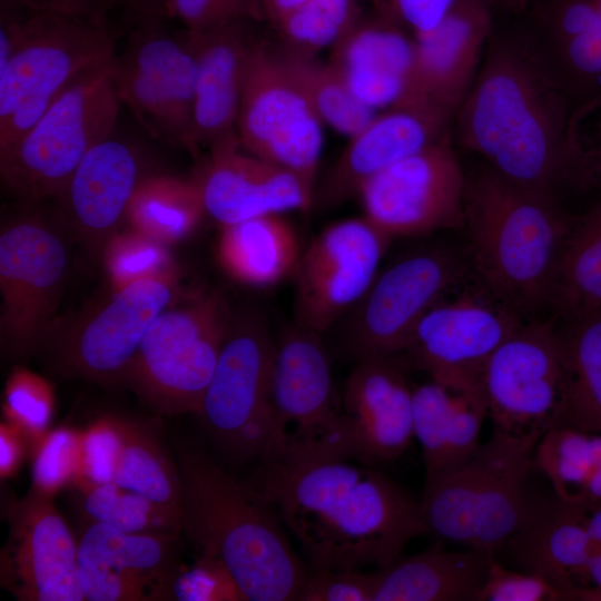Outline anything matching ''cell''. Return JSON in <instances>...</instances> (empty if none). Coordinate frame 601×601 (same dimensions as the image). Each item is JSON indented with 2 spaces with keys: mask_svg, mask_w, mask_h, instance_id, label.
I'll list each match as a JSON object with an SVG mask.
<instances>
[{
  "mask_svg": "<svg viewBox=\"0 0 601 601\" xmlns=\"http://www.w3.org/2000/svg\"><path fill=\"white\" fill-rule=\"evenodd\" d=\"M454 120L460 144L515 184L558 198L599 185L577 107L530 31L493 29Z\"/></svg>",
  "mask_w": 601,
  "mask_h": 601,
  "instance_id": "6da1fadb",
  "label": "cell"
},
{
  "mask_svg": "<svg viewBox=\"0 0 601 601\" xmlns=\"http://www.w3.org/2000/svg\"><path fill=\"white\" fill-rule=\"evenodd\" d=\"M275 508L312 570L383 568L428 534L420 501L354 459L262 461L255 486Z\"/></svg>",
  "mask_w": 601,
  "mask_h": 601,
  "instance_id": "7a4b0ae2",
  "label": "cell"
},
{
  "mask_svg": "<svg viewBox=\"0 0 601 601\" xmlns=\"http://www.w3.org/2000/svg\"><path fill=\"white\" fill-rule=\"evenodd\" d=\"M183 532L219 559L248 601H293L309 570L272 503L205 451L177 445Z\"/></svg>",
  "mask_w": 601,
  "mask_h": 601,
  "instance_id": "3957f363",
  "label": "cell"
},
{
  "mask_svg": "<svg viewBox=\"0 0 601 601\" xmlns=\"http://www.w3.org/2000/svg\"><path fill=\"white\" fill-rule=\"evenodd\" d=\"M560 198L489 165L466 177L464 229L487 294L522 318L550 309L556 263L573 225Z\"/></svg>",
  "mask_w": 601,
  "mask_h": 601,
  "instance_id": "277c9868",
  "label": "cell"
},
{
  "mask_svg": "<svg viewBox=\"0 0 601 601\" xmlns=\"http://www.w3.org/2000/svg\"><path fill=\"white\" fill-rule=\"evenodd\" d=\"M0 152L26 135L79 77L111 60L107 23L1 1Z\"/></svg>",
  "mask_w": 601,
  "mask_h": 601,
  "instance_id": "5b68a950",
  "label": "cell"
},
{
  "mask_svg": "<svg viewBox=\"0 0 601 601\" xmlns=\"http://www.w3.org/2000/svg\"><path fill=\"white\" fill-rule=\"evenodd\" d=\"M541 436L493 427L463 465L424 482L420 508L428 534L499 553L525 511L526 481Z\"/></svg>",
  "mask_w": 601,
  "mask_h": 601,
  "instance_id": "8992f818",
  "label": "cell"
},
{
  "mask_svg": "<svg viewBox=\"0 0 601 601\" xmlns=\"http://www.w3.org/2000/svg\"><path fill=\"white\" fill-rule=\"evenodd\" d=\"M111 60L79 77L33 127L0 152L3 185L24 201L57 197L86 154L114 135L121 101Z\"/></svg>",
  "mask_w": 601,
  "mask_h": 601,
  "instance_id": "52a82bcc",
  "label": "cell"
},
{
  "mask_svg": "<svg viewBox=\"0 0 601 601\" xmlns=\"http://www.w3.org/2000/svg\"><path fill=\"white\" fill-rule=\"evenodd\" d=\"M270 403L272 425L262 461L352 459L322 333L294 323L276 338Z\"/></svg>",
  "mask_w": 601,
  "mask_h": 601,
  "instance_id": "ba28073f",
  "label": "cell"
},
{
  "mask_svg": "<svg viewBox=\"0 0 601 601\" xmlns=\"http://www.w3.org/2000/svg\"><path fill=\"white\" fill-rule=\"evenodd\" d=\"M230 317L218 292L173 302L147 331L127 381L161 413L198 414Z\"/></svg>",
  "mask_w": 601,
  "mask_h": 601,
  "instance_id": "9c48e42d",
  "label": "cell"
},
{
  "mask_svg": "<svg viewBox=\"0 0 601 601\" xmlns=\"http://www.w3.org/2000/svg\"><path fill=\"white\" fill-rule=\"evenodd\" d=\"M275 348L276 338L260 313L231 314L198 414L218 447L235 460L264 455Z\"/></svg>",
  "mask_w": 601,
  "mask_h": 601,
  "instance_id": "30bf717a",
  "label": "cell"
},
{
  "mask_svg": "<svg viewBox=\"0 0 601 601\" xmlns=\"http://www.w3.org/2000/svg\"><path fill=\"white\" fill-rule=\"evenodd\" d=\"M323 121L280 55L253 41L244 71L237 136L240 146L294 174L314 198Z\"/></svg>",
  "mask_w": 601,
  "mask_h": 601,
  "instance_id": "8fae6325",
  "label": "cell"
},
{
  "mask_svg": "<svg viewBox=\"0 0 601 601\" xmlns=\"http://www.w3.org/2000/svg\"><path fill=\"white\" fill-rule=\"evenodd\" d=\"M465 272V260L443 246L397 257L345 315L347 349L356 361L405 353L420 321Z\"/></svg>",
  "mask_w": 601,
  "mask_h": 601,
  "instance_id": "7c38bea8",
  "label": "cell"
},
{
  "mask_svg": "<svg viewBox=\"0 0 601 601\" xmlns=\"http://www.w3.org/2000/svg\"><path fill=\"white\" fill-rule=\"evenodd\" d=\"M138 20L125 50L111 61L119 99L151 136L196 155V59L189 35L160 27L164 19Z\"/></svg>",
  "mask_w": 601,
  "mask_h": 601,
  "instance_id": "4fadbf2b",
  "label": "cell"
},
{
  "mask_svg": "<svg viewBox=\"0 0 601 601\" xmlns=\"http://www.w3.org/2000/svg\"><path fill=\"white\" fill-rule=\"evenodd\" d=\"M481 387L493 427L540 434L559 424L564 373L553 321H523L492 353Z\"/></svg>",
  "mask_w": 601,
  "mask_h": 601,
  "instance_id": "5bb4252c",
  "label": "cell"
},
{
  "mask_svg": "<svg viewBox=\"0 0 601 601\" xmlns=\"http://www.w3.org/2000/svg\"><path fill=\"white\" fill-rule=\"evenodd\" d=\"M465 186L449 130L366 180L357 196L363 217L394 239L464 228Z\"/></svg>",
  "mask_w": 601,
  "mask_h": 601,
  "instance_id": "9a60e30c",
  "label": "cell"
},
{
  "mask_svg": "<svg viewBox=\"0 0 601 601\" xmlns=\"http://www.w3.org/2000/svg\"><path fill=\"white\" fill-rule=\"evenodd\" d=\"M66 247L35 217L8 223L0 235V338L4 354L22 357L49 335L66 278Z\"/></svg>",
  "mask_w": 601,
  "mask_h": 601,
  "instance_id": "2e32d148",
  "label": "cell"
},
{
  "mask_svg": "<svg viewBox=\"0 0 601 601\" xmlns=\"http://www.w3.org/2000/svg\"><path fill=\"white\" fill-rule=\"evenodd\" d=\"M392 239L365 217L331 224L302 250L293 274L294 323L324 333L362 298Z\"/></svg>",
  "mask_w": 601,
  "mask_h": 601,
  "instance_id": "e0dca14e",
  "label": "cell"
},
{
  "mask_svg": "<svg viewBox=\"0 0 601 601\" xmlns=\"http://www.w3.org/2000/svg\"><path fill=\"white\" fill-rule=\"evenodd\" d=\"M174 295V280L165 278L114 289L62 335L57 347L62 372L102 383L127 381L147 331Z\"/></svg>",
  "mask_w": 601,
  "mask_h": 601,
  "instance_id": "ac0fdd59",
  "label": "cell"
},
{
  "mask_svg": "<svg viewBox=\"0 0 601 601\" xmlns=\"http://www.w3.org/2000/svg\"><path fill=\"white\" fill-rule=\"evenodd\" d=\"M523 321L491 295L489 299L465 295L433 306L417 324L405 354L433 381L482 391L487 359Z\"/></svg>",
  "mask_w": 601,
  "mask_h": 601,
  "instance_id": "d6986e66",
  "label": "cell"
},
{
  "mask_svg": "<svg viewBox=\"0 0 601 601\" xmlns=\"http://www.w3.org/2000/svg\"><path fill=\"white\" fill-rule=\"evenodd\" d=\"M1 587L20 601H83L78 543L52 499L32 490L10 503Z\"/></svg>",
  "mask_w": 601,
  "mask_h": 601,
  "instance_id": "ffe728a7",
  "label": "cell"
},
{
  "mask_svg": "<svg viewBox=\"0 0 601 601\" xmlns=\"http://www.w3.org/2000/svg\"><path fill=\"white\" fill-rule=\"evenodd\" d=\"M178 538L136 534L90 521L78 542V569L87 601L174 600L181 569Z\"/></svg>",
  "mask_w": 601,
  "mask_h": 601,
  "instance_id": "44dd1931",
  "label": "cell"
},
{
  "mask_svg": "<svg viewBox=\"0 0 601 601\" xmlns=\"http://www.w3.org/2000/svg\"><path fill=\"white\" fill-rule=\"evenodd\" d=\"M341 398L352 459L376 465L397 460L413 433V391L398 356L356 361Z\"/></svg>",
  "mask_w": 601,
  "mask_h": 601,
  "instance_id": "7402d4cb",
  "label": "cell"
},
{
  "mask_svg": "<svg viewBox=\"0 0 601 601\" xmlns=\"http://www.w3.org/2000/svg\"><path fill=\"white\" fill-rule=\"evenodd\" d=\"M195 180L206 213L220 227L288 210L309 213L314 206L294 174L245 150L239 141L210 149Z\"/></svg>",
  "mask_w": 601,
  "mask_h": 601,
  "instance_id": "603a6c76",
  "label": "cell"
},
{
  "mask_svg": "<svg viewBox=\"0 0 601 601\" xmlns=\"http://www.w3.org/2000/svg\"><path fill=\"white\" fill-rule=\"evenodd\" d=\"M487 0H455L445 17L415 41V79L421 105L451 115L469 93L493 32Z\"/></svg>",
  "mask_w": 601,
  "mask_h": 601,
  "instance_id": "cb8c5ba5",
  "label": "cell"
},
{
  "mask_svg": "<svg viewBox=\"0 0 601 601\" xmlns=\"http://www.w3.org/2000/svg\"><path fill=\"white\" fill-rule=\"evenodd\" d=\"M452 120L453 115L432 106L391 108L376 115L351 137L316 191L315 204L334 207L357 196L366 180L440 139Z\"/></svg>",
  "mask_w": 601,
  "mask_h": 601,
  "instance_id": "d4e9b609",
  "label": "cell"
},
{
  "mask_svg": "<svg viewBox=\"0 0 601 601\" xmlns=\"http://www.w3.org/2000/svg\"><path fill=\"white\" fill-rule=\"evenodd\" d=\"M328 63L352 93L376 110L421 105L415 41L382 17L358 20L332 48Z\"/></svg>",
  "mask_w": 601,
  "mask_h": 601,
  "instance_id": "484cf974",
  "label": "cell"
},
{
  "mask_svg": "<svg viewBox=\"0 0 601 601\" xmlns=\"http://www.w3.org/2000/svg\"><path fill=\"white\" fill-rule=\"evenodd\" d=\"M519 570L539 574L570 600L585 588L589 560L587 510L583 504L529 499L523 516L499 553Z\"/></svg>",
  "mask_w": 601,
  "mask_h": 601,
  "instance_id": "4316f807",
  "label": "cell"
},
{
  "mask_svg": "<svg viewBox=\"0 0 601 601\" xmlns=\"http://www.w3.org/2000/svg\"><path fill=\"white\" fill-rule=\"evenodd\" d=\"M145 177L138 150L111 135L86 154L57 196L62 216L83 239L106 244Z\"/></svg>",
  "mask_w": 601,
  "mask_h": 601,
  "instance_id": "83f0119b",
  "label": "cell"
},
{
  "mask_svg": "<svg viewBox=\"0 0 601 601\" xmlns=\"http://www.w3.org/2000/svg\"><path fill=\"white\" fill-rule=\"evenodd\" d=\"M246 21L188 32L196 59L193 141L209 150L239 141L237 120L245 63L254 40Z\"/></svg>",
  "mask_w": 601,
  "mask_h": 601,
  "instance_id": "f1b7e54d",
  "label": "cell"
},
{
  "mask_svg": "<svg viewBox=\"0 0 601 601\" xmlns=\"http://www.w3.org/2000/svg\"><path fill=\"white\" fill-rule=\"evenodd\" d=\"M487 405L482 391L456 390L431 380L413 391V433L425 482L463 465L479 449Z\"/></svg>",
  "mask_w": 601,
  "mask_h": 601,
  "instance_id": "f546056e",
  "label": "cell"
},
{
  "mask_svg": "<svg viewBox=\"0 0 601 601\" xmlns=\"http://www.w3.org/2000/svg\"><path fill=\"white\" fill-rule=\"evenodd\" d=\"M495 555L434 545L376 569L374 601H477Z\"/></svg>",
  "mask_w": 601,
  "mask_h": 601,
  "instance_id": "4dcf8cb0",
  "label": "cell"
},
{
  "mask_svg": "<svg viewBox=\"0 0 601 601\" xmlns=\"http://www.w3.org/2000/svg\"><path fill=\"white\" fill-rule=\"evenodd\" d=\"M302 250L292 224L269 214L221 226L216 257L234 280L266 288L293 276Z\"/></svg>",
  "mask_w": 601,
  "mask_h": 601,
  "instance_id": "1f68e13d",
  "label": "cell"
},
{
  "mask_svg": "<svg viewBox=\"0 0 601 601\" xmlns=\"http://www.w3.org/2000/svg\"><path fill=\"white\" fill-rule=\"evenodd\" d=\"M558 328L564 390L556 426L601 434V309Z\"/></svg>",
  "mask_w": 601,
  "mask_h": 601,
  "instance_id": "d6a6232c",
  "label": "cell"
},
{
  "mask_svg": "<svg viewBox=\"0 0 601 601\" xmlns=\"http://www.w3.org/2000/svg\"><path fill=\"white\" fill-rule=\"evenodd\" d=\"M601 309V200L573 221L561 249L550 311L566 321Z\"/></svg>",
  "mask_w": 601,
  "mask_h": 601,
  "instance_id": "836d02e7",
  "label": "cell"
},
{
  "mask_svg": "<svg viewBox=\"0 0 601 601\" xmlns=\"http://www.w3.org/2000/svg\"><path fill=\"white\" fill-rule=\"evenodd\" d=\"M533 469L560 499L575 504L601 501V434L553 426L539 440Z\"/></svg>",
  "mask_w": 601,
  "mask_h": 601,
  "instance_id": "e575fe53",
  "label": "cell"
},
{
  "mask_svg": "<svg viewBox=\"0 0 601 601\" xmlns=\"http://www.w3.org/2000/svg\"><path fill=\"white\" fill-rule=\"evenodd\" d=\"M207 214L196 180L168 175L145 177L130 200V228L165 245L187 238Z\"/></svg>",
  "mask_w": 601,
  "mask_h": 601,
  "instance_id": "d590c367",
  "label": "cell"
},
{
  "mask_svg": "<svg viewBox=\"0 0 601 601\" xmlns=\"http://www.w3.org/2000/svg\"><path fill=\"white\" fill-rule=\"evenodd\" d=\"M124 446L114 483L180 512L177 463L165 453L154 432L135 421L120 420Z\"/></svg>",
  "mask_w": 601,
  "mask_h": 601,
  "instance_id": "8d00e7d4",
  "label": "cell"
},
{
  "mask_svg": "<svg viewBox=\"0 0 601 601\" xmlns=\"http://www.w3.org/2000/svg\"><path fill=\"white\" fill-rule=\"evenodd\" d=\"M280 56L321 120L338 132L352 137L376 116L374 109L352 93L328 62L289 50Z\"/></svg>",
  "mask_w": 601,
  "mask_h": 601,
  "instance_id": "74e56055",
  "label": "cell"
},
{
  "mask_svg": "<svg viewBox=\"0 0 601 601\" xmlns=\"http://www.w3.org/2000/svg\"><path fill=\"white\" fill-rule=\"evenodd\" d=\"M87 515L120 531L179 538L181 513L156 503L114 482L73 487Z\"/></svg>",
  "mask_w": 601,
  "mask_h": 601,
  "instance_id": "f35d334b",
  "label": "cell"
},
{
  "mask_svg": "<svg viewBox=\"0 0 601 601\" xmlns=\"http://www.w3.org/2000/svg\"><path fill=\"white\" fill-rule=\"evenodd\" d=\"M359 19L355 0H307L275 29L289 51L313 55L332 48Z\"/></svg>",
  "mask_w": 601,
  "mask_h": 601,
  "instance_id": "ab89813d",
  "label": "cell"
},
{
  "mask_svg": "<svg viewBox=\"0 0 601 601\" xmlns=\"http://www.w3.org/2000/svg\"><path fill=\"white\" fill-rule=\"evenodd\" d=\"M104 260L114 289L145 278H176L166 245L132 228L109 238Z\"/></svg>",
  "mask_w": 601,
  "mask_h": 601,
  "instance_id": "60d3db41",
  "label": "cell"
},
{
  "mask_svg": "<svg viewBox=\"0 0 601 601\" xmlns=\"http://www.w3.org/2000/svg\"><path fill=\"white\" fill-rule=\"evenodd\" d=\"M55 396L50 384L41 376L16 368L4 388L6 421L18 427L28 440L30 453L50 431Z\"/></svg>",
  "mask_w": 601,
  "mask_h": 601,
  "instance_id": "b9f144b4",
  "label": "cell"
},
{
  "mask_svg": "<svg viewBox=\"0 0 601 601\" xmlns=\"http://www.w3.org/2000/svg\"><path fill=\"white\" fill-rule=\"evenodd\" d=\"M80 436V431L62 426L40 440L31 452L32 491L52 499L72 485L79 467Z\"/></svg>",
  "mask_w": 601,
  "mask_h": 601,
  "instance_id": "7bdbcfd3",
  "label": "cell"
},
{
  "mask_svg": "<svg viewBox=\"0 0 601 601\" xmlns=\"http://www.w3.org/2000/svg\"><path fill=\"white\" fill-rule=\"evenodd\" d=\"M124 446L120 420L101 417L80 436L78 474L71 487L114 481Z\"/></svg>",
  "mask_w": 601,
  "mask_h": 601,
  "instance_id": "ee69618b",
  "label": "cell"
},
{
  "mask_svg": "<svg viewBox=\"0 0 601 601\" xmlns=\"http://www.w3.org/2000/svg\"><path fill=\"white\" fill-rule=\"evenodd\" d=\"M179 601H245L227 566L217 558L199 553L189 568L181 566L173 587Z\"/></svg>",
  "mask_w": 601,
  "mask_h": 601,
  "instance_id": "f6af8a7d",
  "label": "cell"
},
{
  "mask_svg": "<svg viewBox=\"0 0 601 601\" xmlns=\"http://www.w3.org/2000/svg\"><path fill=\"white\" fill-rule=\"evenodd\" d=\"M167 18L178 19L193 33L248 19L263 20L257 0H168Z\"/></svg>",
  "mask_w": 601,
  "mask_h": 601,
  "instance_id": "bcb514c9",
  "label": "cell"
},
{
  "mask_svg": "<svg viewBox=\"0 0 601 601\" xmlns=\"http://www.w3.org/2000/svg\"><path fill=\"white\" fill-rule=\"evenodd\" d=\"M477 601H563V597L543 577L508 569L494 559Z\"/></svg>",
  "mask_w": 601,
  "mask_h": 601,
  "instance_id": "7dc6e473",
  "label": "cell"
},
{
  "mask_svg": "<svg viewBox=\"0 0 601 601\" xmlns=\"http://www.w3.org/2000/svg\"><path fill=\"white\" fill-rule=\"evenodd\" d=\"M297 601H374V577L361 570H309Z\"/></svg>",
  "mask_w": 601,
  "mask_h": 601,
  "instance_id": "c3c4849f",
  "label": "cell"
},
{
  "mask_svg": "<svg viewBox=\"0 0 601 601\" xmlns=\"http://www.w3.org/2000/svg\"><path fill=\"white\" fill-rule=\"evenodd\" d=\"M380 17L396 24L404 23L414 35L434 29L455 0H372Z\"/></svg>",
  "mask_w": 601,
  "mask_h": 601,
  "instance_id": "681fc988",
  "label": "cell"
},
{
  "mask_svg": "<svg viewBox=\"0 0 601 601\" xmlns=\"http://www.w3.org/2000/svg\"><path fill=\"white\" fill-rule=\"evenodd\" d=\"M11 4L79 17L107 23L108 16L125 7V0H1Z\"/></svg>",
  "mask_w": 601,
  "mask_h": 601,
  "instance_id": "f907efd6",
  "label": "cell"
},
{
  "mask_svg": "<svg viewBox=\"0 0 601 601\" xmlns=\"http://www.w3.org/2000/svg\"><path fill=\"white\" fill-rule=\"evenodd\" d=\"M30 445L22 432L4 421L0 425V476L1 480L13 476L21 465Z\"/></svg>",
  "mask_w": 601,
  "mask_h": 601,
  "instance_id": "816d5d0a",
  "label": "cell"
},
{
  "mask_svg": "<svg viewBox=\"0 0 601 601\" xmlns=\"http://www.w3.org/2000/svg\"><path fill=\"white\" fill-rule=\"evenodd\" d=\"M585 510L589 533V560L585 588L601 590V501L585 504Z\"/></svg>",
  "mask_w": 601,
  "mask_h": 601,
  "instance_id": "f5cc1de1",
  "label": "cell"
},
{
  "mask_svg": "<svg viewBox=\"0 0 601 601\" xmlns=\"http://www.w3.org/2000/svg\"><path fill=\"white\" fill-rule=\"evenodd\" d=\"M168 0H125V8L138 19L167 18Z\"/></svg>",
  "mask_w": 601,
  "mask_h": 601,
  "instance_id": "db71d44e",
  "label": "cell"
},
{
  "mask_svg": "<svg viewBox=\"0 0 601 601\" xmlns=\"http://www.w3.org/2000/svg\"><path fill=\"white\" fill-rule=\"evenodd\" d=\"M589 107H597L601 109V98L590 105ZM590 159L592 161V165L594 167V170L599 178V185L601 187V122L599 124V145L595 150L588 151Z\"/></svg>",
  "mask_w": 601,
  "mask_h": 601,
  "instance_id": "11a10c76",
  "label": "cell"
},
{
  "mask_svg": "<svg viewBox=\"0 0 601 601\" xmlns=\"http://www.w3.org/2000/svg\"><path fill=\"white\" fill-rule=\"evenodd\" d=\"M570 600L601 601V590L582 588L572 592Z\"/></svg>",
  "mask_w": 601,
  "mask_h": 601,
  "instance_id": "9f6ffc18",
  "label": "cell"
},
{
  "mask_svg": "<svg viewBox=\"0 0 601 601\" xmlns=\"http://www.w3.org/2000/svg\"><path fill=\"white\" fill-rule=\"evenodd\" d=\"M535 0H506L505 8L523 9L526 4L533 3Z\"/></svg>",
  "mask_w": 601,
  "mask_h": 601,
  "instance_id": "6f0895ef",
  "label": "cell"
},
{
  "mask_svg": "<svg viewBox=\"0 0 601 601\" xmlns=\"http://www.w3.org/2000/svg\"><path fill=\"white\" fill-rule=\"evenodd\" d=\"M493 7H505L506 0H487Z\"/></svg>",
  "mask_w": 601,
  "mask_h": 601,
  "instance_id": "680465c9",
  "label": "cell"
},
{
  "mask_svg": "<svg viewBox=\"0 0 601 601\" xmlns=\"http://www.w3.org/2000/svg\"><path fill=\"white\" fill-rule=\"evenodd\" d=\"M593 3L597 6L598 10H599V13L601 16V0H592Z\"/></svg>",
  "mask_w": 601,
  "mask_h": 601,
  "instance_id": "91938a15",
  "label": "cell"
},
{
  "mask_svg": "<svg viewBox=\"0 0 601 601\" xmlns=\"http://www.w3.org/2000/svg\"><path fill=\"white\" fill-rule=\"evenodd\" d=\"M258 1V0H257Z\"/></svg>",
  "mask_w": 601,
  "mask_h": 601,
  "instance_id": "94428289",
  "label": "cell"
}]
</instances>
